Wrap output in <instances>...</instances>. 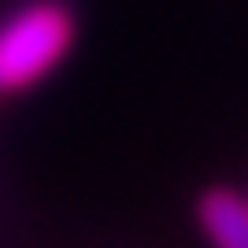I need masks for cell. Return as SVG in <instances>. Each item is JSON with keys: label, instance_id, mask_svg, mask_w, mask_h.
Here are the masks:
<instances>
[{"label": "cell", "instance_id": "1", "mask_svg": "<svg viewBox=\"0 0 248 248\" xmlns=\"http://www.w3.org/2000/svg\"><path fill=\"white\" fill-rule=\"evenodd\" d=\"M74 39V9L65 0H26L0 22V92L39 83Z\"/></svg>", "mask_w": 248, "mask_h": 248}, {"label": "cell", "instance_id": "2", "mask_svg": "<svg viewBox=\"0 0 248 248\" xmlns=\"http://www.w3.org/2000/svg\"><path fill=\"white\" fill-rule=\"evenodd\" d=\"M196 218L214 248H248V196L231 187H209L196 201Z\"/></svg>", "mask_w": 248, "mask_h": 248}]
</instances>
